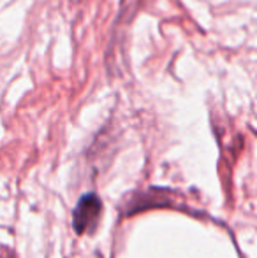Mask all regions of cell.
Here are the masks:
<instances>
[{
    "label": "cell",
    "mask_w": 257,
    "mask_h": 258,
    "mask_svg": "<svg viewBox=\"0 0 257 258\" xmlns=\"http://www.w3.org/2000/svg\"><path fill=\"white\" fill-rule=\"evenodd\" d=\"M102 211L100 199L95 194H86L79 199L74 213H72V227L78 234H85L86 230H92L97 225Z\"/></svg>",
    "instance_id": "cell-1"
}]
</instances>
